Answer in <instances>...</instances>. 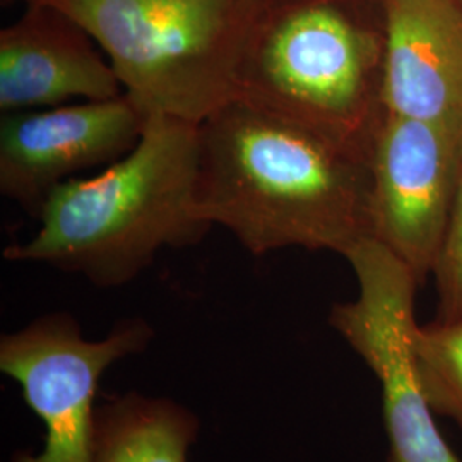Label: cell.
Returning <instances> with one entry per match:
<instances>
[{"instance_id": "6da1fadb", "label": "cell", "mask_w": 462, "mask_h": 462, "mask_svg": "<svg viewBox=\"0 0 462 462\" xmlns=\"http://www.w3.org/2000/svg\"><path fill=\"white\" fill-rule=\"evenodd\" d=\"M196 209L252 255L374 238L370 154L233 98L199 124Z\"/></svg>"}, {"instance_id": "5b68a950", "label": "cell", "mask_w": 462, "mask_h": 462, "mask_svg": "<svg viewBox=\"0 0 462 462\" xmlns=\"http://www.w3.org/2000/svg\"><path fill=\"white\" fill-rule=\"evenodd\" d=\"M358 280V297L330 309L337 330L377 377L389 439L387 462H462L433 421L414 358L413 271L365 238L345 255Z\"/></svg>"}, {"instance_id": "9a60e30c", "label": "cell", "mask_w": 462, "mask_h": 462, "mask_svg": "<svg viewBox=\"0 0 462 462\" xmlns=\"http://www.w3.org/2000/svg\"><path fill=\"white\" fill-rule=\"evenodd\" d=\"M456 2H457V4H459V5H461V9H462V0H456Z\"/></svg>"}, {"instance_id": "7a4b0ae2", "label": "cell", "mask_w": 462, "mask_h": 462, "mask_svg": "<svg viewBox=\"0 0 462 462\" xmlns=\"http://www.w3.org/2000/svg\"><path fill=\"white\" fill-rule=\"evenodd\" d=\"M198 151V124L149 116L129 154L93 177L60 183L38 231L4 257L83 274L99 288L131 282L162 248L196 245L213 228L196 209Z\"/></svg>"}, {"instance_id": "8992f818", "label": "cell", "mask_w": 462, "mask_h": 462, "mask_svg": "<svg viewBox=\"0 0 462 462\" xmlns=\"http://www.w3.org/2000/svg\"><path fill=\"white\" fill-rule=\"evenodd\" d=\"M152 337L148 322L134 317L116 322L105 339L88 341L66 312L2 336L0 370L21 385L45 425L43 450L17 452L11 462H91L99 379L118 360L146 351Z\"/></svg>"}, {"instance_id": "8fae6325", "label": "cell", "mask_w": 462, "mask_h": 462, "mask_svg": "<svg viewBox=\"0 0 462 462\" xmlns=\"http://www.w3.org/2000/svg\"><path fill=\"white\" fill-rule=\"evenodd\" d=\"M199 418L168 397L127 393L97 406L91 462H187Z\"/></svg>"}, {"instance_id": "30bf717a", "label": "cell", "mask_w": 462, "mask_h": 462, "mask_svg": "<svg viewBox=\"0 0 462 462\" xmlns=\"http://www.w3.org/2000/svg\"><path fill=\"white\" fill-rule=\"evenodd\" d=\"M385 114L462 133V9L456 0H382Z\"/></svg>"}, {"instance_id": "3957f363", "label": "cell", "mask_w": 462, "mask_h": 462, "mask_svg": "<svg viewBox=\"0 0 462 462\" xmlns=\"http://www.w3.org/2000/svg\"><path fill=\"white\" fill-rule=\"evenodd\" d=\"M382 0H265L236 98L372 152L382 105Z\"/></svg>"}, {"instance_id": "9c48e42d", "label": "cell", "mask_w": 462, "mask_h": 462, "mask_svg": "<svg viewBox=\"0 0 462 462\" xmlns=\"http://www.w3.org/2000/svg\"><path fill=\"white\" fill-rule=\"evenodd\" d=\"M21 17L0 32V112L110 99L125 93L95 38L49 4H24Z\"/></svg>"}, {"instance_id": "ba28073f", "label": "cell", "mask_w": 462, "mask_h": 462, "mask_svg": "<svg viewBox=\"0 0 462 462\" xmlns=\"http://www.w3.org/2000/svg\"><path fill=\"white\" fill-rule=\"evenodd\" d=\"M148 118L146 110L127 93L2 114V196L38 219L60 183L129 154L141 141Z\"/></svg>"}, {"instance_id": "52a82bcc", "label": "cell", "mask_w": 462, "mask_h": 462, "mask_svg": "<svg viewBox=\"0 0 462 462\" xmlns=\"http://www.w3.org/2000/svg\"><path fill=\"white\" fill-rule=\"evenodd\" d=\"M462 165V133L385 114L374 137V238L423 284L444 245Z\"/></svg>"}, {"instance_id": "5bb4252c", "label": "cell", "mask_w": 462, "mask_h": 462, "mask_svg": "<svg viewBox=\"0 0 462 462\" xmlns=\"http://www.w3.org/2000/svg\"><path fill=\"white\" fill-rule=\"evenodd\" d=\"M16 2H26V0H0V4H2V7H7V5H13V4H16Z\"/></svg>"}, {"instance_id": "7c38bea8", "label": "cell", "mask_w": 462, "mask_h": 462, "mask_svg": "<svg viewBox=\"0 0 462 462\" xmlns=\"http://www.w3.org/2000/svg\"><path fill=\"white\" fill-rule=\"evenodd\" d=\"M413 349L431 411L462 429V320L416 326Z\"/></svg>"}, {"instance_id": "4fadbf2b", "label": "cell", "mask_w": 462, "mask_h": 462, "mask_svg": "<svg viewBox=\"0 0 462 462\" xmlns=\"http://www.w3.org/2000/svg\"><path fill=\"white\" fill-rule=\"evenodd\" d=\"M435 276L439 310L437 322L462 320V165L444 245L431 273Z\"/></svg>"}, {"instance_id": "277c9868", "label": "cell", "mask_w": 462, "mask_h": 462, "mask_svg": "<svg viewBox=\"0 0 462 462\" xmlns=\"http://www.w3.org/2000/svg\"><path fill=\"white\" fill-rule=\"evenodd\" d=\"M95 38L148 116L200 124L236 98V76L265 0H26Z\"/></svg>"}]
</instances>
